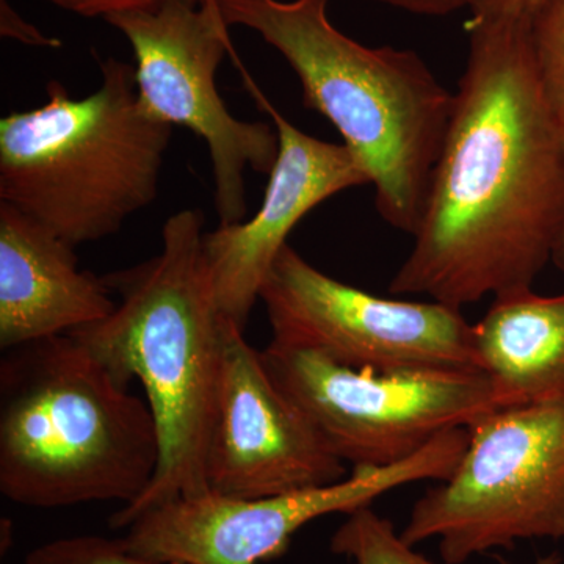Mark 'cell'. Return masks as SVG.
<instances>
[{
    "mask_svg": "<svg viewBox=\"0 0 564 564\" xmlns=\"http://www.w3.org/2000/svg\"><path fill=\"white\" fill-rule=\"evenodd\" d=\"M564 228V126L530 22H470L469 55L414 247L392 295L463 310L532 289Z\"/></svg>",
    "mask_w": 564,
    "mask_h": 564,
    "instance_id": "6da1fadb",
    "label": "cell"
},
{
    "mask_svg": "<svg viewBox=\"0 0 564 564\" xmlns=\"http://www.w3.org/2000/svg\"><path fill=\"white\" fill-rule=\"evenodd\" d=\"M203 226L199 209L172 215L158 256L104 276L120 295L115 313L69 333L122 384L140 381L161 440L150 488L111 516L113 529H128L158 505L209 492L207 448L228 317L215 296Z\"/></svg>",
    "mask_w": 564,
    "mask_h": 564,
    "instance_id": "7a4b0ae2",
    "label": "cell"
},
{
    "mask_svg": "<svg viewBox=\"0 0 564 564\" xmlns=\"http://www.w3.org/2000/svg\"><path fill=\"white\" fill-rule=\"evenodd\" d=\"M329 0H217L226 24L251 29L302 84L306 109L323 115L375 188L378 214L415 236L455 93L417 52L369 47L328 18Z\"/></svg>",
    "mask_w": 564,
    "mask_h": 564,
    "instance_id": "3957f363",
    "label": "cell"
},
{
    "mask_svg": "<svg viewBox=\"0 0 564 564\" xmlns=\"http://www.w3.org/2000/svg\"><path fill=\"white\" fill-rule=\"evenodd\" d=\"M6 351L0 492L32 508L139 500L161 462L147 400L69 334Z\"/></svg>",
    "mask_w": 564,
    "mask_h": 564,
    "instance_id": "277c9868",
    "label": "cell"
},
{
    "mask_svg": "<svg viewBox=\"0 0 564 564\" xmlns=\"http://www.w3.org/2000/svg\"><path fill=\"white\" fill-rule=\"evenodd\" d=\"M99 66L91 95L51 80L43 106L0 120V202L73 247L113 236L154 203L173 135L141 106L132 65Z\"/></svg>",
    "mask_w": 564,
    "mask_h": 564,
    "instance_id": "5b68a950",
    "label": "cell"
},
{
    "mask_svg": "<svg viewBox=\"0 0 564 564\" xmlns=\"http://www.w3.org/2000/svg\"><path fill=\"white\" fill-rule=\"evenodd\" d=\"M440 540L445 564L518 541L564 538V400L492 411L469 429L451 477L423 494L400 533Z\"/></svg>",
    "mask_w": 564,
    "mask_h": 564,
    "instance_id": "8992f818",
    "label": "cell"
},
{
    "mask_svg": "<svg viewBox=\"0 0 564 564\" xmlns=\"http://www.w3.org/2000/svg\"><path fill=\"white\" fill-rule=\"evenodd\" d=\"M263 362L310 414L334 454L356 467L403 462L441 434L500 410L480 370H356L328 356L270 343Z\"/></svg>",
    "mask_w": 564,
    "mask_h": 564,
    "instance_id": "52a82bcc",
    "label": "cell"
},
{
    "mask_svg": "<svg viewBox=\"0 0 564 564\" xmlns=\"http://www.w3.org/2000/svg\"><path fill=\"white\" fill-rule=\"evenodd\" d=\"M104 21L131 44L144 110L173 128L191 129L206 143L220 225L243 221L245 174L269 176L280 139L274 126L234 117L218 93L217 70L234 51L217 0H166Z\"/></svg>",
    "mask_w": 564,
    "mask_h": 564,
    "instance_id": "ba28073f",
    "label": "cell"
},
{
    "mask_svg": "<svg viewBox=\"0 0 564 564\" xmlns=\"http://www.w3.org/2000/svg\"><path fill=\"white\" fill-rule=\"evenodd\" d=\"M469 443V430L437 436L417 454L388 467H356L336 484L261 497H180L133 519L122 543L159 564H258L285 552L293 534L323 516L350 514L415 481H443Z\"/></svg>",
    "mask_w": 564,
    "mask_h": 564,
    "instance_id": "9c48e42d",
    "label": "cell"
},
{
    "mask_svg": "<svg viewBox=\"0 0 564 564\" xmlns=\"http://www.w3.org/2000/svg\"><path fill=\"white\" fill-rule=\"evenodd\" d=\"M261 302L272 343L322 352L350 369L480 370L474 325L458 307L381 299L321 272L291 245L267 274Z\"/></svg>",
    "mask_w": 564,
    "mask_h": 564,
    "instance_id": "30bf717a",
    "label": "cell"
},
{
    "mask_svg": "<svg viewBox=\"0 0 564 564\" xmlns=\"http://www.w3.org/2000/svg\"><path fill=\"white\" fill-rule=\"evenodd\" d=\"M345 477V463L313 419L274 381L245 329L228 318L207 448L209 491L261 499Z\"/></svg>",
    "mask_w": 564,
    "mask_h": 564,
    "instance_id": "8fae6325",
    "label": "cell"
},
{
    "mask_svg": "<svg viewBox=\"0 0 564 564\" xmlns=\"http://www.w3.org/2000/svg\"><path fill=\"white\" fill-rule=\"evenodd\" d=\"M237 66L245 88L272 118L280 139L258 212L250 220L220 225L203 239L218 307L245 329L261 300L263 281L295 226L337 193L369 184V177L345 144L300 131L263 95L239 58Z\"/></svg>",
    "mask_w": 564,
    "mask_h": 564,
    "instance_id": "7c38bea8",
    "label": "cell"
},
{
    "mask_svg": "<svg viewBox=\"0 0 564 564\" xmlns=\"http://www.w3.org/2000/svg\"><path fill=\"white\" fill-rule=\"evenodd\" d=\"M73 245L0 202V347L62 336L117 310L106 280L79 270Z\"/></svg>",
    "mask_w": 564,
    "mask_h": 564,
    "instance_id": "4fadbf2b",
    "label": "cell"
},
{
    "mask_svg": "<svg viewBox=\"0 0 564 564\" xmlns=\"http://www.w3.org/2000/svg\"><path fill=\"white\" fill-rule=\"evenodd\" d=\"M474 348L500 408L564 400V293L496 296L474 325Z\"/></svg>",
    "mask_w": 564,
    "mask_h": 564,
    "instance_id": "5bb4252c",
    "label": "cell"
},
{
    "mask_svg": "<svg viewBox=\"0 0 564 564\" xmlns=\"http://www.w3.org/2000/svg\"><path fill=\"white\" fill-rule=\"evenodd\" d=\"M332 552L345 556L350 564H433L415 554L413 547L397 534L392 522L375 513L372 507L347 514L344 524L333 534ZM560 563V555L552 554L534 564Z\"/></svg>",
    "mask_w": 564,
    "mask_h": 564,
    "instance_id": "9a60e30c",
    "label": "cell"
},
{
    "mask_svg": "<svg viewBox=\"0 0 564 564\" xmlns=\"http://www.w3.org/2000/svg\"><path fill=\"white\" fill-rule=\"evenodd\" d=\"M530 39L545 99L564 126V0H547L530 21Z\"/></svg>",
    "mask_w": 564,
    "mask_h": 564,
    "instance_id": "2e32d148",
    "label": "cell"
},
{
    "mask_svg": "<svg viewBox=\"0 0 564 564\" xmlns=\"http://www.w3.org/2000/svg\"><path fill=\"white\" fill-rule=\"evenodd\" d=\"M24 564H159L133 554L121 538L73 536L36 547ZM185 564V563H169Z\"/></svg>",
    "mask_w": 564,
    "mask_h": 564,
    "instance_id": "e0dca14e",
    "label": "cell"
},
{
    "mask_svg": "<svg viewBox=\"0 0 564 564\" xmlns=\"http://www.w3.org/2000/svg\"><path fill=\"white\" fill-rule=\"evenodd\" d=\"M547 0H470L473 22H530Z\"/></svg>",
    "mask_w": 564,
    "mask_h": 564,
    "instance_id": "ac0fdd59",
    "label": "cell"
},
{
    "mask_svg": "<svg viewBox=\"0 0 564 564\" xmlns=\"http://www.w3.org/2000/svg\"><path fill=\"white\" fill-rule=\"evenodd\" d=\"M0 35L33 47H46V50L62 47L61 40L44 35L35 24L25 21L9 0H0Z\"/></svg>",
    "mask_w": 564,
    "mask_h": 564,
    "instance_id": "d6986e66",
    "label": "cell"
},
{
    "mask_svg": "<svg viewBox=\"0 0 564 564\" xmlns=\"http://www.w3.org/2000/svg\"><path fill=\"white\" fill-rule=\"evenodd\" d=\"M46 2L79 17L106 20L111 14L152 9L166 0H46Z\"/></svg>",
    "mask_w": 564,
    "mask_h": 564,
    "instance_id": "ffe728a7",
    "label": "cell"
},
{
    "mask_svg": "<svg viewBox=\"0 0 564 564\" xmlns=\"http://www.w3.org/2000/svg\"><path fill=\"white\" fill-rule=\"evenodd\" d=\"M393 9L410 11L423 17H447L462 9H469L470 0H377Z\"/></svg>",
    "mask_w": 564,
    "mask_h": 564,
    "instance_id": "44dd1931",
    "label": "cell"
},
{
    "mask_svg": "<svg viewBox=\"0 0 564 564\" xmlns=\"http://www.w3.org/2000/svg\"><path fill=\"white\" fill-rule=\"evenodd\" d=\"M552 262H554L555 265L558 267V269L564 273V228L562 234H560L558 242H556Z\"/></svg>",
    "mask_w": 564,
    "mask_h": 564,
    "instance_id": "7402d4cb",
    "label": "cell"
}]
</instances>
